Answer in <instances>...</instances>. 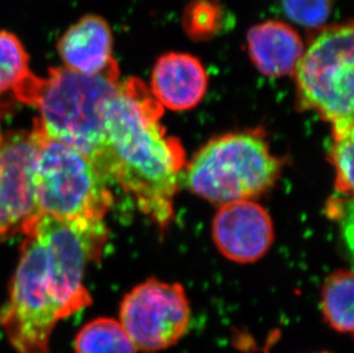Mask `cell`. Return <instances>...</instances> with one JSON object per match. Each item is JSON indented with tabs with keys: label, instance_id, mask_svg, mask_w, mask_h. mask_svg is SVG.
<instances>
[{
	"label": "cell",
	"instance_id": "obj_17",
	"mask_svg": "<svg viewBox=\"0 0 354 353\" xmlns=\"http://www.w3.org/2000/svg\"><path fill=\"white\" fill-rule=\"evenodd\" d=\"M353 131L333 134L330 161L336 172V192L345 197L353 194Z\"/></svg>",
	"mask_w": 354,
	"mask_h": 353
},
{
	"label": "cell",
	"instance_id": "obj_18",
	"mask_svg": "<svg viewBox=\"0 0 354 353\" xmlns=\"http://www.w3.org/2000/svg\"><path fill=\"white\" fill-rule=\"evenodd\" d=\"M184 21L186 30L192 37L212 36L221 29V7L211 0H195L188 6Z\"/></svg>",
	"mask_w": 354,
	"mask_h": 353
},
{
	"label": "cell",
	"instance_id": "obj_15",
	"mask_svg": "<svg viewBox=\"0 0 354 353\" xmlns=\"http://www.w3.org/2000/svg\"><path fill=\"white\" fill-rule=\"evenodd\" d=\"M75 353H137L120 321L97 318L87 323L75 338Z\"/></svg>",
	"mask_w": 354,
	"mask_h": 353
},
{
	"label": "cell",
	"instance_id": "obj_1",
	"mask_svg": "<svg viewBox=\"0 0 354 353\" xmlns=\"http://www.w3.org/2000/svg\"><path fill=\"white\" fill-rule=\"evenodd\" d=\"M162 116L163 107L141 80L120 82L104 105L101 171L164 230L174 219L186 155L180 141L167 136Z\"/></svg>",
	"mask_w": 354,
	"mask_h": 353
},
{
	"label": "cell",
	"instance_id": "obj_5",
	"mask_svg": "<svg viewBox=\"0 0 354 353\" xmlns=\"http://www.w3.org/2000/svg\"><path fill=\"white\" fill-rule=\"evenodd\" d=\"M299 106L331 124L333 134L353 130V24L321 31L295 69Z\"/></svg>",
	"mask_w": 354,
	"mask_h": 353
},
{
	"label": "cell",
	"instance_id": "obj_6",
	"mask_svg": "<svg viewBox=\"0 0 354 353\" xmlns=\"http://www.w3.org/2000/svg\"><path fill=\"white\" fill-rule=\"evenodd\" d=\"M64 318L46 251L37 237L27 235L10 297L0 310V327L17 353H50V335Z\"/></svg>",
	"mask_w": 354,
	"mask_h": 353
},
{
	"label": "cell",
	"instance_id": "obj_11",
	"mask_svg": "<svg viewBox=\"0 0 354 353\" xmlns=\"http://www.w3.org/2000/svg\"><path fill=\"white\" fill-rule=\"evenodd\" d=\"M113 43V33L106 20L97 15H85L61 36L57 53L62 67L80 75H118Z\"/></svg>",
	"mask_w": 354,
	"mask_h": 353
},
{
	"label": "cell",
	"instance_id": "obj_14",
	"mask_svg": "<svg viewBox=\"0 0 354 353\" xmlns=\"http://www.w3.org/2000/svg\"><path fill=\"white\" fill-rule=\"evenodd\" d=\"M354 278L351 270L335 271L324 281L321 309L328 325L341 334H353Z\"/></svg>",
	"mask_w": 354,
	"mask_h": 353
},
{
	"label": "cell",
	"instance_id": "obj_9",
	"mask_svg": "<svg viewBox=\"0 0 354 353\" xmlns=\"http://www.w3.org/2000/svg\"><path fill=\"white\" fill-rule=\"evenodd\" d=\"M44 137L37 122L31 130H3L0 125V211L15 232L36 216L35 165Z\"/></svg>",
	"mask_w": 354,
	"mask_h": 353
},
{
	"label": "cell",
	"instance_id": "obj_16",
	"mask_svg": "<svg viewBox=\"0 0 354 353\" xmlns=\"http://www.w3.org/2000/svg\"><path fill=\"white\" fill-rule=\"evenodd\" d=\"M29 55L17 35L0 30V94L12 92L19 98L34 80Z\"/></svg>",
	"mask_w": 354,
	"mask_h": 353
},
{
	"label": "cell",
	"instance_id": "obj_2",
	"mask_svg": "<svg viewBox=\"0 0 354 353\" xmlns=\"http://www.w3.org/2000/svg\"><path fill=\"white\" fill-rule=\"evenodd\" d=\"M118 83V75L84 76L52 68L46 77H35L19 100L37 108L36 122L47 137L83 154L101 171L104 108Z\"/></svg>",
	"mask_w": 354,
	"mask_h": 353
},
{
	"label": "cell",
	"instance_id": "obj_20",
	"mask_svg": "<svg viewBox=\"0 0 354 353\" xmlns=\"http://www.w3.org/2000/svg\"><path fill=\"white\" fill-rule=\"evenodd\" d=\"M10 233H15V230H14V227L10 225L6 217L3 216L1 211H0V240L8 237Z\"/></svg>",
	"mask_w": 354,
	"mask_h": 353
},
{
	"label": "cell",
	"instance_id": "obj_10",
	"mask_svg": "<svg viewBox=\"0 0 354 353\" xmlns=\"http://www.w3.org/2000/svg\"><path fill=\"white\" fill-rule=\"evenodd\" d=\"M212 237L218 250L235 263H254L268 253L274 241V226L264 207L254 200L219 206Z\"/></svg>",
	"mask_w": 354,
	"mask_h": 353
},
{
	"label": "cell",
	"instance_id": "obj_13",
	"mask_svg": "<svg viewBox=\"0 0 354 353\" xmlns=\"http://www.w3.org/2000/svg\"><path fill=\"white\" fill-rule=\"evenodd\" d=\"M247 39L252 64L268 77L294 73L305 51L297 31L280 21L256 24L248 33Z\"/></svg>",
	"mask_w": 354,
	"mask_h": 353
},
{
	"label": "cell",
	"instance_id": "obj_7",
	"mask_svg": "<svg viewBox=\"0 0 354 353\" xmlns=\"http://www.w3.org/2000/svg\"><path fill=\"white\" fill-rule=\"evenodd\" d=\"M21 232L37 237L46 251L50 277L66 318L91 304L84 284L87 267L100 260L108 230L102 219H59L37 215Z\"/></svg>",
	"mask_w": 354,
	"mask_h": 353
},
{
	"label": "cell",
	"instance_id": "obj_3",
	"mask_svg": "<svg viewBox=\"0 0 354 353\" xmlns=\"http://www.w3.org/2000/svg\"><path fill=\"white\" fill-rule=\"evenodd\" d=\"M281 170L282 161L261 131H241L205 143L188 164L185 183L197 197L223 206L266 193Z\"/></svg>",
	"mask_w": 354,
	"mask_h": 353
},
{
	"label": "cell",
	"instance_id": "obj_19",
	"mask_svg": "<svg viewBox=\"0 0 354 353\" xmlns=\"http://www.w3.org/2000/svg\"><path fill=\"white\" fill-rule=\"evenodd\" d=\"M281 3L286 15L303 27H321L330 15V0H281Z\"/></svg>",
	"mask_w": 354,
	"mask_h": 353
},
{
	"label": "cell",
	"instance_id": "obj_8",
	"mask_svg": "<svg viewBox=\"0 0 354 353\" xmlns=\"http://www.w3.org/2000/svg\"><path fill=\"white\" fill-rule=\"evenodd\" d=\"M120 323L137 351L165 350L187 333L191 323L189 300L179 283L148 279L124 297Z\"/></svg>",
	"mask_w": 354,
	"mask_h": 353
},
{
	"label": "cell",
	"instance_id": "obj_4",
	"mask_svg": "<svg viewBox=\"0 0 354 353\" xmlns=\"http://www.w3.org/2000/svg\"><path fill=\"white\" fill-rule=\"evenodd\" d=\"M36 216L102 219L113 206L111 181L83 154L45 134L34 174Z\"/></svg>",
	"mask_w": 354,
	"mask_h": 353
},
{
	"label": "cell",
	"instance_id": "obj_21",
	"mask_svg": "<svg viewBox=\"0 0 354 353\" xmlns=\"http://www.w3.org/2000/svg\"><path fill=\"white\" fill-rule=\"evenodd\" d=\"M324 353H327V352H324Z\"/></svg>",
	"mask_w": 354,
	"mask_h": 353
},
{
	"label": "cell",
	"instance_id": "obj_12",
	"mask_svg": "<svg viewBox=\"0 0 354 353\" xmlns=\"http://www.w3.org/2000/svg\"><path fill=\"white\" fill-rule=\"evenodd\" d=\"M151 85V96L163 108L189 110L207 93V71L191 54L167 53L155 64Z\"/></svg>",
	"mask_w": 354,
	"mask_h": 353
}]
</instances>
